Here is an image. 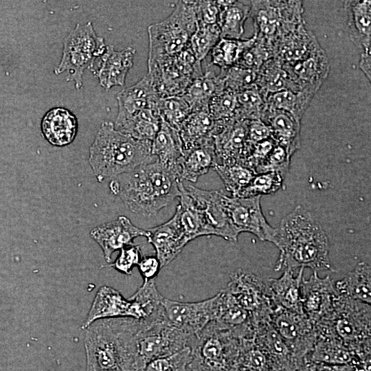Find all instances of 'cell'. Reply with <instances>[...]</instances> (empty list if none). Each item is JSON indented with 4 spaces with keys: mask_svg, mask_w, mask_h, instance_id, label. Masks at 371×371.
Instances as JSON below:
<instances>
[{
    "mask_svg": "<svg viewBox=\"0 0 371 371\" xmlns=\"http://www.w3.org/2000/svg\"><path fill=\"white\" fill-rule=\"evenodd\" d=\"M157 111L161 120L177 131L191 113L189 105L181 95L160 98Z\"/></svg>",
    "mask_w": 371,
    "mask_h": 371,
    "instance_id": "c3c4849f",
    "label": "cell"
},
{
    "mask_svg": "<svg viewBox=\"0 0 371 371\" xmlns=\"http://www.w3.org/2000/svg\"><path fill=\"white\" fill-rule=\"evenodd\" d=\"M219 300L218 292L210 298L194 302H182L164 298L163 306L168 322L191 337L215 319Z\"/></svg>",
    "mask_w": 371,
    "mask_h": 371,
    "instance_id": "9a60e30c",
    "label": "cell"
},
{
    "mask_svg": "<svg viewBox=\"0 0 371 371\" xmlns=\"http://www.w3.org/2000/svg\"><path fill=\"white\" fill-rule=\"evenodd\" d=\"M261 196H228L223 192L222 201L231 225L240 234L248 232L262 241L272 243L276 233L267 221L261 208Z\"/></svg>",
    "mask_w": 371,
    "mask_h": 371,
    "instance_id": "5bb4252c",
    "label": "cell"
},
{
    "mask_svg": "<svg viewBox=\"0 0 371 371\" xmlns=\"http://www.w3.org/2000/svg\"><path fill=\"white\" fill-rule=\"evenodd\" d=\"M146 231V238L153 246L161 267L170 264L188 243L175 214L168 221Z\"/></svg>",
    "mask_w": 371,
    "mask_h": 371,
    "instance_id": "cb8c5ba5",
    "label": "cell"
},
{
    "mask_svg": "<svg viewBox=\"0 0 371 371\" xmlns=\"http://www.w3.org/2000/svg\"><path fill=\"white\" fill-rule=\"evenodd\" d=\"M371 51H364L361 54L359 60V67L366 76L367 78L371 80Z\"/></svg>",
    "mask_w": 371,
    "mask_h": 371,
    "instance_id": "6125c7cd",
    "label": "cell"
},
{
    "mask_svg": "<svg viewBox=\"0 0 371 371\" xmlns=\"http://www.w3.org/2000/svg\"><path fill=\"white\" fill-rule=\"evenodd\" d=\"M292 155L282 146L276 143L267 157L256 169V174L276 172L285 178L289 169Z\"/></svg>",
    "mask_w": 371,
    "mask_h": 371,
    "instance_id": "11a10c76",
    "label": "cell"
},
{
    "mask_svg": "<svg viewBox=\"0 0 371 371\" xmlns=\"http://www.w3.org/2000/svg\"><path fill=\"white\" fill-rule=\"evenodd\" d=\"M190 336L171 326L166 319L139 320L135 333L136 370L150 361L171 355L185 347Z\"/></svg>",
    "mask_w": 371,
    "mask_h": 371,
    "instance_id": "8fae6325",
    "label": "cell"
},
{
    "mask_svg": "<svg viewBox=\"0 0 371 371\" xmlns=\"http://www.w3.org/2000/svg\"><path fill=\"white\" fill-rule=\"evenodd\" d=\"M120 317L146 319V313L137 302L126 299L111 286H102L95 294L82 328L86 329L99 319Z\"/></svg>",
    "mask_w": 371,
    "mask_h": 371,
    "instance_id": "e0dca14e",
    "label": "cell"
},
{
    "mask_svg": "<svg viewBox=\"0 0 371 371\" xmlns=\"http://www.w3.org/2000/svg\"><path fill=\"white\" fill-rule=\"evenodd\" d=\"M238 371H274L271 361L254 339H242Z\"/></svg>",
    "mask_w": 371,
    "mask_h": 371,
    "instance_id": "7dc6e473",
    "label": "cell"
},
{
    "mask_svg": "<svg viewBox=\"0 0 371 371\" xmlns=\"http://www.w3.org/2000/svg\"><path fill=\"white\" fill-rule=\"evenodd\" d=\"M256 41L254 35L245 39L221 38L210 52V66L225 70L236 65L243 54Z\"/></svg>",
    "mask_w": 371,
    "mask_h": 371,
    "instance_id": "b9f144b4",
    "label": "cell"
},
{
    "mask_svg": "<svg viewBox=\"0 0 371 371\" xmlns=\"http://www.w3.org/2000/svg\"><path fill=\"white\" fill-rule=\"evenodd\" d=\"M185 188L201 212L208 236H218L226 240L237 242L239 234L227 217L222 201L223 192L192 186H185Z\"/></svg>",
    "mask_w": 371,
    "mask_h": 371,
    "instance_id": "2e32d148",
    "label": "cell"
},
{
    "mask_svg": "<svg viewBox=\"0 0 371 371\" xmlns=\"http://www.w3.org/2000/svg\"><path fill=\"white\" fill-rule=\"evenodd\" d=\"M295 371H313V370L310 367L309 364L306 362L302 366H301Z\"/></svg>",
    "mask_w": 371,
    "mask_h": 371,
    "instance_id": "be15d7a7",
    "label": "cell"
},
{
    "mask_svg": "<svg viewBox=\"0 0 371 371\" xmlns=\"http://www.w3.org/2000/svg\"><path fill=\"white\" fill-rule=\"evenodd\" d=\"M304 268L284 270L281 276L267 280L276 306L303 313L301 284Z\"/></svg>",
    "mask_w": 371,
    "mask_h": 371,
    "instance_id": "f546056e",
    "label": "cell"
},
{
    "mask_svg": "<svg viewBox=\"0 0 371 371\" xmlns=\"http://www.w3.org/2000/svg\"><path fill=\"white\" fill-rule=\"evenodd\" d=\"M125 175L122 181H111L110 189L135 214L155 215L179 196V177L157 160L141 165Z\"/></svg>",
    "mask_w": 371,
    "mask_h": 371,
    "instance_id": "3957f363",
    "label": "cell"
},
{
    "mask_svg": "<svg viewBox=\"0 0 371 371\" xmlns=\"http://www.w3.org/2000/svg\"><path fill=\"white\" fill-rule=\"evenodd\" d=\"M142 258L140 247L133 244L122 248L114 262L108 266L122 273L131 275L133 269L137 266Z\"/></svg>",
    "mask_w": 371,
    "mask_h": 371,
    "instance_id": "9f6ffc18",
    "label": "cell"
},
{
    "mask_svg": "<svg viewBox=\"0 0 371 371\" xmlns=\"http://www.w3.org/2000/svg\"><path fill=\"white\" fill-rule=\"evenodd\" d=\"M242 339L215 321L190 337L191 371H238Z\"/></svg>",
    "mask_w": 371,
    "mask_h": 371,
    "instance_id": "8992f818",
    "label": "cell"
},
{
    "mask_svg": "<svg viewBox=\"0 0 371 371\" xmlns=\"http://www.w3.org/2000/svg\"><path fill=\"white\" fill-rule=\"evenodd\" d=\"M216 129L208 110L191 112L179 130L183 153L213 139Z\"/></svg>",
    "mask_w": 371,
    "mask_h": 371,
    "instance_id": "e575fe53",
    "label": "cell"
},
{
    "mask_svg": "<svg viewBox=\"0 0 371 371\" xmlns=\"http://www.w3.org/2000/svg\"><path fill=\"white\" fill-rule=\"evenodd\" d=\"M221 38V31L216 24H205L197 22L196 28L193 33L189 47L196 58L202 61Z\"/></svg>",
    "mask_w": 371,
    "mask_h": 371,
    "instance_id": "bcb514c9",
    "label": "cell"
},
{
    "mask_svg": "<svg viewBox=\"0 0 371 371\" xmlns=\"http://www.w3.org/2000/svg\"><path fill=\"white\" fill-rule=\"evenodd\" d=\"M220 72L224 78L225 88L235 93L256 85L257 71L235 65Z\"/></svg>",
    "mask_w": 371,
    "mask_h": 371,
    "instance_id": "f5cc1de1",
    "label": "cell"
},
{
    "mask_svg": "<svg viewBox=\"0 0 371 371\" xmlns=\"http://www.w3.org/2000/svg\"><path fill=\"white\" fill-rule=\"evenodd\" d=\"M137 267L144 281L155 280L161 268L156 256H142Z\"/></svg>",
    "mask_w": 371,
    "mask_h": 371,
    "instance_id": "680465c9",
    "label": "cell"
},
{
    "mask_svg": "<svg viewBox=\"0 0 371 371\" xmlns=\"http://www.w3.org/2000/svg\"><path fill=\"white\" fill-rule=\"evenodd\" d=\"M237 109L235 119L243 120H260L266 107L265 98L256 85L236 93Z\"/></svg>",
    "mask_w": 371,
    "mask_h": 371,
    "instance_id": "f6af8a7d",
    "label": "cell"
},
{
    "mask_svg": "<svg viewBox=\"0 0 371 371\" xmlns=\"http://www.w3.org/2000/svg\"><path fill=\"white\" fill-rule=\"evenodd\" d=\"M256 85L265 98L281 91H299L281 62L276 58L267 60L258 70Z\"/></svg>",
    "mask_w": 371,
    "mask_h": 371,
    "instance_id": "60d3db41",
    "label": "cell"
},
{
    "mask_svg": "<svg viewBox=\"0 0 371 371\" xmlns=\"http://www.w3.org/2000/svg\"><path fill=\"white\" fill-rule=\"evenodd\" d=\"M253 339L269 357L274 371H295L304 365L295 358L270 321L257 325Z\"/></svg>",
    "mask_w": 371,
    "mask_h": 371,
    "instance_id": "603a6c76",
    "label": "cell"
},
{
    "mask_svg": "<svg viewBox=\"0 0 371 371\" xmlns=\"http://www.w3.org/2000/svg\"><path fill=\"white\" fill-rule=\"evenodd\" d=\"M179 202L175 214L187 242L189 243L199 236H208L201 212L186 191L182 181L179 183Z\"/></svg>",
    "mask_w": 371,
    "mask_h": 371,
    "instance_id": "ab89813d",
    "label": "cell"
},
{
    "mask_svg": "<svg viewBox=\"0 0 371 371\" xmlns=\"http://www.w3.org/2000/svg\"><path fill=\"white\" fill-rule=\"evenodd\" d=\"M159 98L181 95L203 74L201 62L187 47L168 56L148 59V73Z\"/></svg>",
    "mask_w": 371,
    "mask_h": 371,
    "instance_id": "30bf717a",
    "label": "cell"
},
{
    "mask_svg": "<svg viewBox=\"0 0 371 371\" xmlns=\"http://www.w3.org/2000/svg\"><path fill=\"white\" fill-rule=\"evenodd\" d=\"M161 120L157 109H144L135 114L117 116L116 130L136 139L153 141L159 130Z\"/></svg>",
    "mask_w": 371,
    "mask_h": 371,
    "instance_id": "d590c367",
    "label": "cell"
},
{
    "mask_svg": "<svg viewBox=\"0 0 371 371\" xmlns=\"http://www.w3.org/2000/svg\"><path fill=\"white\" fill-rule=\"evenodd\" d=\"M303 13L301 1H251L254 35L274 49L280 39L304 22Z\"/></svg>",
    "mask_w": 371,
    "mask_h": 371,
    "instance_id": "9c48e42d",
    "label": "cell"
},
{
    "mask_svg": "<svg viewBox=\"0 0 371 371\" xmlns=\"http://www.w3.org/2000/svg\"><path fill=\"white\" fill-rule=\"evenodd\" d=\"M269 321L295 358L304 364L317 338L315 322L304 313L279 306L274 308Z\"/></svg>",
    "mask_w": 371,
    "mask_h": 371,
    "instance_id": "4fadbf2b",
    "label": "cell"
},
{
    "mask_svg": "<svg viewBox=\"0 0 371 371\" xmlns=\"http://www.w3.org/2000/svg\"><path fill=\"white\" fill-rule=\"evenodd\" d=\"M271 137L269 128L260 120H249L247 129V142L258 143Z\"/></svg>",
    "mask_w": 371,
    "mask_h": 371,
    "instance_id": "91938a15",
    "label": "cell"
},
{
    "mask_svg": "<svg viewBox=\"0 0 371 371\" xmlns=\"http://www.w3.org/2000/svg\"><path fill=\"white\" fill-rule=\"evenodd\" d=\"M190 348L188 346L166 357L154 359L139 371H191Z\"/></svg>",
    "mask_w": 371,
    "mask_h": 371,
    "instance_id": "816d5d0a",
    "label": "cell"
},
{
    "mask_svg": "<svg viewBox=\"0 0 371 371\" xmlns=\"http://www.w3.org/2000/svg\"><path fill=\"white\" fill-rule=\"evenodd\" d=\"M260 120L270 129L271 137L293 155L301 146V122L284 111L266 106Z\"/></svg>",
    "mask_w": 371,
    "mask_h": 371,
    "instance_id": "4316f807",
    "label": "cell"
},
{
    "mask_svg": "<svg viewBox=\"0 0 371 371\" xmlns=\"http://www.w3.org/2000/svg\"><path fill=\"white\" fill-rule=\"evenodd\" d=\"M307 362L313 371H367L360 366L354 364L330 365L320 363Z\"/></svg>",
    "mask_w": 371,
    "mask_h": 371,
    "instance_id": "94428289",
    "label": "cell"
},
{
    "mask_svg": "<svg viewBox=\"0 0 371 371\" xmlns=\"http://www.w3.org/2000/svg\"><path fill=\"white\" fill-rule=\"evenodd\" d=\"M118 111L117 116L135 114L144 109H157L158 95L148 74L131 87L117 93Z\"/></svg>",
    "mask_w": 371,
    "mask_h": 371,
    "instance_id": "4dcf8cb0",
    "label": "cell"
},
{
    "mask_svg": "<svg viewBox=\"0 0 371 371\" xmlns=\"http://www.w3.org/2000/svg\"><path fill=\"white\" fill-rule=\"evenodd\" d=\"M344 5L350 40L361 52L371 51V1H346Z\"/></svg>",
    "mask_w": 371,
    "mask_h": 371,
    "instance_id": "1f68e13d",
    "label": "cell"
},
{
    "mask_svg": "<svg viewBox=\"0 0 371 371\" xmlns=\"http://www.w3.org/2000/svg\"><path fill=\"white\" fill-rule=\"evenodd\" d=\"M314 95L304 91H281L268 94L265 97L266 106L288 113L301 122Z\"/></svg>",
    "mask_w": 371,
    "mask_h": 371,
    "instance_id": "7bdbcfd3",
    "label": "cell"
},
{
    "mask_svg": "<svg viewBox=\"0 0 371 371\" xmlns=\"http://www.w3.org/2000/svg\"><path fill=\"white\" fill-rule=\"evenodd\" d=\"M280 254L276 271L308 267L335 272L329 258V243L319 223L310 212L295 207L281 221L272 242Z\"/></svg>",
    "mask_w": 371,
    "mask_h": 371,
    "instance_id": "6da1fadb",
    "label": "cell"
},
{
    "mask_svg": "<svg viewBox=\"0 0 371 371\" xmlns=\"http://www.w3.org/2000/svg\"><path fill=\"white\" fill-rule=\"evenodd\" d=\"M320 47L316 37L303 22L275 45L273 58L282 65H292L306 59Z\"/></svg>",
    "mask_w": 371,
    "mask_h": 371,
    "instance_id": "484cf974",
    "label": "cell"
},
{
    "mask_svg": "<svg viewBox=\"0 0 371 371\" xmlns=\"http://www.w3.org/2000/svg\"><path fill=\"white\" fill-rule=\"evenodd\" d=\"M147 231L136 227L125 216L95 227L90 232L91 238L101 247L106 262L111 261L112 254L122 248L133 244L139 236L146 237Z\"/></svg>",
    "mask_w": 371,
    "mask_h": 371,
    "instance_id": "d6986e66",
    "label": "cell"
},
{
    "mask_svg": "<svg viewBox=\"0 0 371 371\" xmlns=\"http://www.w3.org/2000/svg\"><path fill=\"white\" fill-rule=\"evenodd\" d=\"M106 47L104 38L96 34L91 21L78 23L63 41L61 59L54 68V74L67 72V81L74 82L76 89H80L85 70L91 69Z\"/></svg>",
    "mask_w": 371,
    "mask_h": 371,
    "instance_id": "ba28073f",
    "label": "cell"
},
{
    "mask_svg": "<svg viewBox=\"0 0 371 371\" xmlns=\"http://www.w3.org/2000/svg\"><path fill=\"white\" fill-rule=\"evenodd\" d=\"M249 120L232 119L213 137L216 164H241L247 155Z\"/></svg>",
    "mask_w": 371,
    "mask_h": 371,
    "instance_id": "44dd1931",
    "label": "cell"
},
{
    "mask_svg": "<svg viewBox=\"0 0 371 371\" xmlns=\"http://www.w3.org/2000/svg\"><path fill=\"white\" fill-rule=\"evenodd\" d=\"M217 25L221 38L240 39L245 22L250 16L251 1H219Z\"/></svg>",
    "mask_w": 371,
    "mask_h": 371,
    "instance_id": "8d00e7d4",
    "label": "cell"
},
{
    "mask_svg": "<svg viewBox=\"0 0 371 371\" xmlns=\"http://www.w3.org/2000/svg\"><path fill=\"white\" fill-rule=\"evenodd\" d=\"M306 361L330 365L354 364L370 371V368L362 363L353 350L341 341L330 337L317 335Z\"/></svg>",
    "mask_w": 371,
    "mask_h": 371,
    "instance_id": "836d02e7",
    "label": "cell"
},
{
    "mask_svg": "<svg viewBox=\"0 0 371 371\" xmlns=\"http://www.w3.org/2000/svg\"><path fill=\"white\" fill-rule=\"evenodd\" d=\"M299 91L315 94L327 78L330 65L322 47L306 59L292 65H282Z\"/></svg>",
    "mask_w": 371,
    "mask_h": 371,
    "instance_id": "7402d4cb",
    "label": "cell"
},
{
    "mask_svg": "<svg viewBox=\"0 0 371 371\" xmlns=\"http://www.w3.org/2000/svg\"><path fill=\"white\" fill-rule=\"evenodd\" d=\"M196 25L193 1H178L167 18L148 27V59L172 56L188 47Z\"/></svg>",
    "mask_w": 371,
    "mask_h": 371,
    "instance_id": "52a82bcc",
    "label": "cell"
},
{
    "mask_svg": "<svg viewBox=\"0 0 371 371\" xmlns=\"http://www.w3.org/2000/svg\"><path fill=\"white\" fill-rule=\"evenodd\" d=\"M179 179L196 183L216 164L214 139L183 153Z\"/></svg>",
    "mask_w": 371,
    "mask_h": 371,
    "instance_id": "f35d334b",
    "label": "cell"
},
{
    "mask_svg": "<svg viewBox=\"0 0 371 371\" xmlns=\"http://www.w3.org/2000/svg\"><path fill=\"white\" fill-rule=\"evenodd\" d=\"M214 170L224 183L227 191L236 196L256 175L251 168L241 164H215Z\"/></svg>",
    "mask_w": 371,
    "mask_h": 371,
    "instance_id": "ee69618b",
    "label": "cell"
},
{
    "mask_svg": "<svg viewBox=\"0 0 371 371\" xmlns=\"http://www.w3.org/2000/svg\"><path fill=\"white\" fill-rule=\"evenodd\" d=\"M88 161L97 181L102 182L153 161L151 141L136 139L104 121L89 148Z\"/></svg>",
    "mask_w": 371,
    "mask_h": 371,
    "instance_id": "277c9868",
    "label": "cell"
},
{
    "mask_svg": "<svg viewBox=\"0 0 371 371\" xmlns=\"http://www.w3.org/2000/svg\"><path fill=\"white\" fill-rule=\"evenodd\" d=\"M338 296L370 304L371 269L366 262H359L355 269L334 284Z\"/></svg>",
    "mask_w": 371,
    "mask_h": 371,
    "instance_id": "74e56055",
    "label": "cell"
},
{
    "mask_svg": "<svg viewBox=\"0 0 371 371\" xmlns=\"http://www.w3.org/2000/svg\"><path fill=\"white\" fill-rule=\"evenodd\" d=\"M151 154L167 170L179 179L183 150L179 131L161 120L157 133L151 142ZM180 180V179H179Z\"/></svg>",
    "mask_w": 371,
    "mask_h": 371,
    "instance_id": "f1b7e54d",
    "label": "cell"
},
{
    "mask_svg": "<svg viewBox=\"0 0 371 371\" xmlns=\"http://www.w3.org/2000/svg\"><path fill=\"white\" fill-rule=\"evenodd\" d=\"M139 320L99 319L87 328V371H137L135 333Z\"/></svg>",
    "mask_w": 371,
    "mask_h": 371,
    "instance_id": "7a4b0ae2",
    "label": "cell"
},
{
    "mask_svg": "<svg viewBox=\"0 0 371 371\" xmlns=\"http://www.w3.org/2000/svg\"><path fill=\"white\" fill-rule=\"evenodd\" d=\"M219 294L218 311L213 321L241 339H253L256 326L251 315L225 289Z\"/></svg>",
    "mask_w": 371,
    "mask_h": 371,
    "instance_id": "83f0119b",
    "label": "cell"
},
{
    "mask_svg": "<svg viewBox=\"0 0 371 371\" xmlns=\"http://www.w3.org/2000/svg\"><path fill=\"white\" fill-rule=\"evenodd\" d=\"M225 89L221 72L216 74L207 69L203 74L194 80L181 95L189 105L191 112L208 110L211 98Z\"/></svg>",
    "mask_w": 371,
    "mask_h": 371,
    "instance_id": "d6a6232c",
    "label": "cell"
},
{
    "mask_svg": "<svg viewBox=\"0 0 371 371\" xmlns=\"http://www.w3.org/2000/svg\"><path fill=\"white\" fill-rule=\"evenodd\" d=\"M284 177L276 172L256 174L237 197H254L273 194L284 186Z\"/></svg>",
    "mask_w": 371,
    "mask_h": 371,
    "instance_id": "681fc988",
    "label": "cell"
},
{
    "mask_svg": "<svg viewBox=\"0 0 371 371\" xmlns=\"http://www.w3.org/2000/svg\"><path fill=\"white\" fill-rule=\"evenodd\" d=\"M273 56V46L256 38L254 44L243 54L236 65L258 71L265 62Z\"/></svg>",
    "mask_w": 371,
    "mask_h": 371,
    "instance_id": "db71d44e",
    "label": "cell"
},
{
    "mask_svg": "<svg viewBox=\"0 0 371 371\" xmlns=\"http://www.w3.org/2000/svg\"><path fill=\"white\" fill-rule=\"evenodd\" d=\"M236 109V94L226 88L214 95L208 104L210 114L215 121L218 122L235 119Z\"/></svg>",
    "mask_w": 371,
    "mask_h": 371,
    "instance_id": "f907efd6",
    "label": "cell"
},
{
    "mask_svg": "<svg viewBox=\"0 0 371 371\" xmlns=\"http://www.w3.org/2000/svg\"><path fill=\"white\" fill-rule=\"evenodd\" d=\"M196 21L205 24H216L220 12L219 1H193Z\"/></svg>",
    "mask_w": 371,
    "mask_h": 371,
    "instance_id": "6f0895ef",
    "label": "cell"
},
{
    "mask_svg": "<svg viewBox=\"0 0 371 371\" xmlns=\"http://www.w3.org/2000/svg\"><path fill=\"white\" fill-rule=\"evenodd\" d=\"M41 130L44 138L52 146L63 147L75 139L78 121L76 115L64 107L50 109L43 115Z\"/></svg>",
    "mask_w": 371,
    "mask_h": 371,
    "instance_id": "d4e9b609",
    "label": "cell"
},
{
    "mask_svg": "<svg viewBox=\"0 0 371 371\" xmlns=\"http://www.w3.org/2000/svg\"><path fill=\"white\" fill-rule=\"evenodd\" d=\"M315 325L317 335L341 341L370 368V304L337 295L331 311Z\"/></svg>",
    "mask_w": 371,
    "mask_h": 371,
    "instance_id": "5b68a950",
    "label": "cell"
},
{
    "mask_svg": "<svg viewBox=\"0 0 371 371\" xmlns=\"http://www.w3.org/2000/svg\"><path fill=\"white\" fill-rule=\"evenodd\" d=\"M301 295L304 313L315 323L331 311L337 297L330 276L320 278L315 271L308 279L303 278Z\"/></svg>",
    "mask_w": 371,
    "mask_h": 371,
    "instance_id": "ffe728a7",
    "label": "cell"
},
{
    "mask_svg": "<svg viewBox=\"0 0 371 371\" xmlns=\"http://www.w3.org/2000/svg\"><path fill=\"white\" fill-rule=\"evenodd\" d=\"M135 53L132 47L117 51L113 45H106L104 52L96 59L90 70L100 85L106 90L124 86L127 74L133 65Z\"/></svg>",
    "mask_w": 371,
    "mask_h": 371,
    "instance_id": "ac0fdd59",
    "label": "cell"
},
{
    "mask_svg": "<svg viewBox=\"0 0 371 371\" xmlns=\"http://www.w3.org/2000/svg\"><path fill=\"white\" fill-rule=\"evenodd\" d=\"M225 289L251 316L256 328L269 321L276 307L267 283L256 274L242 269L234 271Z\"/></svg>",
    "mask_w": 371,
    "mask_h": 371,
    "instance_id": "7c38bea8",
    "label": "cell"
}]
</instances>
